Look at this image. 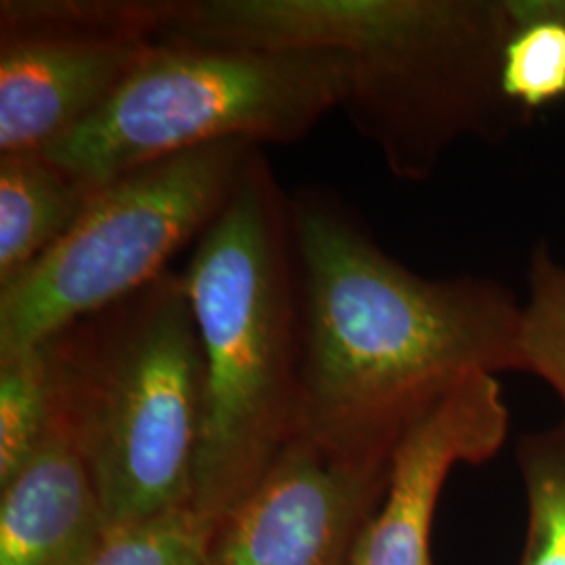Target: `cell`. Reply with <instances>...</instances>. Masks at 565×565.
Segmentation results:
<instances>
[{
  "mask_svg": "<svg viewBox=\"0 0 565 565\" xmlns=\"http://www.w3.org/2000/svg\"><path fill=\"white\" fill-rule=\"evenodd\" d=\"M205 527L191 507L107 525L82 565H203Z\"/></svg>",
  "mask_w": 565,
  "mask_h": 565,
  "instance_id": "16",
  "label": "cell"
},
{
  "mask_svg": "<svg viewBox=\"0 0 565 565\" xmlns=\"http://www.w3.org/2000/svg\"><path fill=\"white\" fill-rule=\"evenodd\" d=\"M258 145L223 141L142 163L99 186L78 223L0 289V359L156 281L223 212Z\"/></svg>",
  "mask_w": 565,
  "mask_h": 565,
  "instance_id": "6",
  "label": "cell"
},
{
  "mask_svg": "<svg viewBox=\"0 0 565 565\" xmlns=\"http://www.w3.org/2000/svg\"><path fill=\"white\" fill-rule=\"evenodd\" d=\"M387 476L390 459H352L296 436L205 527L203 565H350Z\"/></svg>",
  "mask_w": 565,
  "mask_h": 565,
  "instance_id": "8",
  "label": "cell"
},
{
  "mask_svg": "<svg viewBox=\"0 0 565 565\" xmlns=\"http://www.w3.org/2000/svg\"><path fill=\"white\" fill-rule=\"evenodd\" d=\"M509 434L499 375H478L404 429L390 457L384 497L366 520L350 565H434L431 530L446 480L459 465L492 459Z\"/></svg>",
  "mask_w": 565,
  "mask_h": 565,
  "instance_id": "9",
  "label": "cell"
},
{
  "mask_svg": "<svg viewBox=\"0 0 565 565\" xmlns=\"http://www.w3.org/2000/svg\"><path fill=\"white\" fill-rule=\"evenodd\" d=\"M513 18V0H182L163 41L340 53V109L394 179L424 182L457 142L532 124L501 90Z\"/></svg>",
  "mask_w": 565,
  "mask_h": 565,
  "instance_id": "2",
  "label": "cell"
},
{
  "mask_svg": "<svg viewBox=\"0 0 565 565\" xmlns=\"http://www.w3.org/2000/svg\"><path fill=\"white\" fill-rule=\"evenodd\" d=\"M203 356L191 509L203 527L300 431L302 294L289 195L263 147L182 270Z\"/></svg>",
  "mask_w": 565,
  "mask_h": 565,
  "instance_id": "3",
  "label": "cell"
},
{
  "mask_svg": "<svg viewBox=\"0 0 565 565\" xmlns=\"http://www.w3.org/2000/svg\"><path fill=\"white\" fill-rule=\"evenodd\" d=\"M95 189L42 151L0 156V289L18 281L78 223Z\"/></svg>",
  "mask_w": 565,
  "mask_h": 565,
  "instance_id": "11",
  "label": "cell"
},
{
  "mask_svg": "<svg viewBox=\"0 0 565 565\" xmlns=\"http://www.w3.org/2000/svg\"><path fill=\"white\" fill-rule=\"evenodd\" d=\"M182 0H2L0 156L95 116L163 41Z\"/></svg>",
  "mask_w": 565,
  "mask_h": 565,
  "instance_id": "7",
  "label": "cell"
},
{
  "mask_svg": "<svg viewBox=\"0 0 565 565\" xmlns=\"http://www.w3.org/2000/svg\"><path fill=\"white\" fill-rule=\"evenodd\" d=\"M53 422L46 354L39 348L0 359V486L39 450Z\"/></svg>",
  "mask_w": 565,
  "mask_h": 565,
  "instance_id": "14",
  "label": "cell"
},
{
  "mask_svg": "<svg viewBox=\"0 0 565 565\" xmlns=\"http://www.w3.org/2000/svg\"><path fill=\"white\" fill-rule=\"evenodd\" d=\"M348 61L162 41L88 120L42 153L99 189L142 163L223 141L294 145L342 105Z\"/></svg>",
  "mask_w": 565,
  "mask_h": 565,
  "instance_id": "5",
  "label": "cell"
},
{
  "mask_svg": "<svg viewBox=\"0 0 565 565\" xmlns=\"http://www.w3.org/2000/svg\"><path fill=\"white\" fill-rule=\"evenodd\" d=\"M501 90L525 118L565 102V0H513Z\"/></svg>",
  "mask_w": 565,
  "mask_h": 565,
  "instance_id": "12",
  "label": "cell"
},
{
  "mask_svg": "<svg viewBox=\"0 0 565 565\" xmlns=\"http://www.w3.org/2000/svg\"><path fill=\"white\" fill-rule=\"evenodd\" d=\"M42 350L53 424L88 467L107 525L191 507L203 356L182 273L168 268Z\"/></svg>",
  "mask_w": 565,
  "mask_h": 565,
  "instance_id": "4",
  "label": "cell"
},
{
  "mask_svg": "<svg viewBox=\"0 0 565 565\" xmlns=\"http://www.w3.org/2000/svg\"><path fill=\"white\" fill-rule=\"evenodd\" d=\"M518 463L527 513L520 565H565V419L525 434Z\"/></svg>",
  "mask_w": 565,
  "mask_h": 565,
  "instance_id": "13",
  "label": "cell"
},
{
  "mask_svg": "<svg viewBox=\"0 0 565 565\" xmlns=\"http://www.w3.org/2000/svg\"><path fill=\"white\" fill-rule=\"evenodd\" d=\"M520 371L553 387L565 408V266L541 243L527 264L520 321ZM565 419V417H564Z\"/></svg>",
  "mask_w": 565,
  "mask_h": 565,
  "instance_id": "15",
  "label": "cell"
},
{
  "mask_svg": "<svg viewBox=\"0 0 565 565\" xmlns=\"http://www.w3.org/2000/svg\"><path fill=\"white\" fill-rule=\"evenodd\" d=\"M289 212L302 294L298 436L387 461L404 429L467 380L520 371L522 300L503 282L406 268L324 189L291 193Z\"/></svg>",
  "mask_w": 565,
  "mask_h": 565,
  "instance_id": "1",
  "label": "cell"
},
{
  "mask_svg": "<svg viewBox=\"0 0 565 565\" xmlns=\"http://www.w3.org/2000/svg\"><path fill=\"white\" fill-rule=\"evenodd\" d=\"M105 530L93 476L51 422L32 459L0 486V565H82Z\"/></svg>",
  "mask_w": 565,
  "mask_h": 565,
  "instance_id": "10",
  "label": "cell"
}]
</instances>
